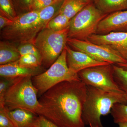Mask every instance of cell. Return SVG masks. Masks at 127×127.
<instances>
[{"instance_id": "cell-28", "label": "cell", "mask_w": 127, "mask_h": 127, "mask_svg": "<svg viewBox=\"0 0 127 127\" xmlns=\"http://www.w3.org/2000/svg\"><path fill=\"white\" fill-rule=\"evenodd\" d=\"M33 127H60L45 117L38 115L35 120Z\"/></svg>"}, {"instance_id": "cell-13", "label": "cell", "mask_w": 127, "mask_h": 127, "mask_svg": "<svg viewBox=\"0 0 127 127\" xmlns=\"http://www.w3.org/2000/svg\"><path fill=\"white\" fill-rule=\"evenodd\" d=\"M41 66L37 68H29L21 66L18 61L0 66V78H18L25 77L35 76L44 72Z\"/></svg>"}, {"instance_id": "cell-34", "label": "cell", "mask_w": 127, "mask_h": 127, "mask_svg": "<svg viewBox=\"0 0 127 127\" xmlns=\"http://www.w3.org/2000/svg\"><path fill=\"white\" fill-rule=\"evenodd\" d=\"M90 127H92V126H90Z\"/></svg>"}, {"instance_id": "cell-25", "label": "cell", "mask_w": 127, "mask_h": 127, "mask_svg": "<svg viewBox=\"0 0 127 127\" xmlns=\"http://www.w3.org/2000/svg\"><path fill=\"white\" fill-rule=\"evenodd\" d=\"M18 78H0V104H3L4 97L10 87L12 86Z\"/></svg>"}, {"instance_id": "cell-6", "label": "cell", "mask_w": 127, "mask_h": 127, "mask_svg": "<svg viewBox=\"0 0 127 127\" xmlns=\"http://www.w3.org/2000/svg\"><path fill=\"white\" fill-rule=\"evenodd\" d=\"M69 28L55 31L47 28L37 35L34 44L37 48L42 58V64L49 67L58 59L65 49L68 39Z\"/></svg>"}, {"instance_id": "cell-4", "label": "cell", "mask_w": 127, "mask_h": 127, "mask_svg": "<svg viewBox=\"0 0 127 127\" xmlns=\"http://www.w3.org/2000/svg\"><path fill=\"white\" fill-rule=\"evenodd\" d=\"M45 27L40 20L39 11H32L18 15L11 25L1 31V37L12 43L34 44L37 35Z\"/></svg>"}, {"instance_id": "cell-16", "label": "cell", "mask_w": 127, "mask_h": 127, "mask_svg": "<svg viewBox=\"0 0 127 127\" xmlns=\"http://www.w3.org/2000/svg\"><path fill=\"white\" fill-rule=\"evenodd\" d=\"M94 4L107 15L127 10V0H96Z\"/></svg>"}, {"instance_id": "cell-22", "label": "cell", "mask_w": 127, "mask_h": 127, "mask_svg": "<svg viewBox=\"0 0 127 127\" xmlns=\"http://www.w3.org/2000/svg\"><path fill=\"white\" fill-rule=\"evenodd\" d=\"M0 15L14 20L18 16L12 0H0Z\"/></svg>"}, {"instance_id": "cell-8", "label": "cell", "mask_w": 127, "mask_h": 127, "mask_svg": "<svg viewBox=\"0 0 127 127\" xmlns=\"http://www.w3.org/2000/svg\"><path fill=\"white\" fill-rule=\"evenodd\" d=\"M78 74L81 81L87 86L105 91L123 92L114 78L112 64L87 68Z\"/></svg>"}, {"instance_id": "cell-9", "label": "cell", "mask_w": 127, "mask_h": 127, "mask_svg": "<svg viewBox=\"0 0 127 127\" xmlns=\"http://www.w3.org/2000/svg\"><path fill=\"white\" fill-rule=\"evenodd\" d=\"M67 44L74 50L85 53L98 61L112 65L127 63L126 60L111 48L93 43L88 40H82L68 38Z\"/></svg>"}, {"instance_id": "cell-23", "label": "cell", "mask_w": 127, "mask_h": 127, "mask_svg": "<svg viewBox=\"0 0 127 127\" xmlns=\"http://www.w3.org/2000/svg\"><path fill=\"white\" fill-rule=\"evenodd\" d=\"M17 61L20 66L26 68H37L42 65V63L35 56L31 54L21 56Z\"/></svg>"}, {"instance_id": "cell-10", "label": "cell", "mask_w": 127, "mask_h": 127, "mask_svg": "<svg viewBox=\"0 0 127 127\" xmlns=\"http://www.w3.org/2000/svg\"><path fill=\"white\" fill-rule=\"evenodd\" d=\"M87 40L111 48L127 61V32H111L105 34H94Z\"/></svg>"}, {"instance_id": "cell-24", "label": "cell", "mask_w": 127, "mask_h": 127, "mask_svg": "<svg viewBox=\"0 0 127 127\" xmlns=\"http://www.w3.org/2000/svg\"><path fill=\"white\" fill-rule=\"evenodd\" d=\"M17 47L21 56L27 54L34 55L42 63L40 53L34 43H27L19 44Z\"/></svg>"}, {"instance_id": "cell-11", "label": "cell", "mask_w": 127, "mask_h": 127, "mask_svg": "<svg viewBox=\"0 0 127 127\" xmlns=\"http://www.w3.org/2000/svg\"><path fill=\"white\" fill-rule=\"evenodd\" d=\"M65 48L68 67L75 73L93 67L110 64L97 61L85 53L73 50L68 46H66Z\"/></svg>"}, {"instance_id": "cell-12", "label": "cell", "mask_w": 127, "mask_h": 127, "mask_svg": "<svg viewBox=\"0 0 127 127\" xmlns=\"http://www.w3.org/2000/svg\"><path fill=\"white\" fill-rule=\"evenodd\" d=\"M111 32H127V10L108 14L100 21L97 34H108Z\"/></svg>"}, {"instance_id": "cell-21", "label": "cell", "mask_w": 127, "mask_h": 127, "mask_svg": "<svg viewBox=\"0 0 127 127\" xmlns=\"http://www.w3.org/2000/svg\"><path fill=\"white\" fill-rule=\"evenodd\" d=\"M111 114L115 123H127V104L116 103L112 108Z\"/></svg>"}, {"instance_id": "cell-5", "label": "cell", "mask_w": 127, "mask_h": 127, "mask_svg": "<svg viewBox=\"0 0 127 127\" xmlns=\"http://www.w3.org/2000/svg\"><path fill=\"white\" fill-rule=\"evenodd\" d=\"M66 55L65 48L48 70L32 77L33 85L38 91V96L40 97L50 89L62 82L81 80L78 73L68 67Z\"/></svg>"}, {"instance_id": "cell-19", "label": "cell", "mask_w": 127, "mask_h": 127, "mask_svg": "<svg viewBox=\"0 0 127 127\" xmlns=\"http://www.w3.org/2000/svg\"><path fill=\"white\" fill-rule=\"evenodd\" d=\"M71 19L59 14L48 23L46 27L55 31H60L69 28Z\"/></svg>"}, {"instance_id": "cell-2", "label": "cell", "mask_w": 127, "mask_h": 127, "mask_svg": "<svg viewBox=\"0 0 127 127\" xmlns=\"http://www.w3.org/2000/svg\"><path fill=\"white\" fill-rule=\"evenodd\" d=\"M87 88L82 113L85 125L104 127L101 121L102 116L111 113L112 108L116 103L127 104L124 93L105 91L89 86H87Z\"/></svg>"}, {"instance_id": "cell-32", "label": "cell", "mask_w": 127, "mask_h": 127, "mask_svg": "<svg viewBox=\"0 0 127 127\" xmlns=\"http://www.w3.org/2000/svg\"><path fill=\"white\" fill-rule=\"evenodd\" d=\"M119 127H127V123H121L118 124Z\"/></svg>"}, {"instance_id": "cell-1", "label": "cell", "mask_w": 127, "mask_h": 127, "mask_svg": "<svg viewBox=\"0 0 127 127\" xmlns=\"http://www.w3.org/2000/svg\"><path fill=\"white\" fill-rule=\"evenodd\" d=\"M87 86L81 80L58 83L39 100V115L60 127H85L82 119L87 96Z\"/></svg>"}, {"instance_id": "cell-14", "label": "cell", "mask_w": 127, "mask_h": 127, "mask_svg": "<svg viewBox=\"0 0 127 127\" xmlns=\"http://www.w3.org/2000/svg\"><path fill=\"white\" fill-rule=\"evenodd\" d=\"M8 114L15 127H33L38 115L25 109L9 111Z\"/></svg>"}, {"instance_id": "cell-26", "label": "cell", "mask_w": 127, "mask_h": 127, "mask_svg": "<svg viewBox=\"0 0 127 127\" xmlns=\"http://www.w3.org/2000/svg\"><path fill=\"white\" fill-rule=\"evenodd\" d=\"M18 15L31 11L34 0H12Z\"/></svg>"}, {"instance_id": "cell-17", "label": "cell", "mask_w": 127, "mask_h": 127, "mask_svg": "<svg viewBox=\"0 0 127 127\" xmlns=\"http://www.w3.org/2000/svg\"><path fill=\"white\" fill-rule=\"evenodd\" d=\"M91 3L87 0H65L59 14L71 19L84 7Z\"/></svg>"}, {"instance_id": "cell-20", "label": "cell", "mask_w": 127, "mask_h": 127, "mask_svg": "<svg viewBox=\"0 0 127 127\" xmlns=\"http://www.w3.org/2000/svg\"><path fill=\"white\" fill-rule=\"evenodd\" d=\"M113 68L114 80L127 99V70L116 65H113Z\"/></svg>"}, {"instance_id": "cell-3", "label": "cell", "mask_w": 127, "mask_h": 127, "mask_svg": "<svg viewBox=\"0 0 127 127\" xmlns=\"http://www.w3.org/2000/svg\"><path fill=\"white\" fill-rule=\"evenodd\" d=\"M32 77L19 78L9 89L3 104L9 111L23 109L39 115L41 105L37 99L38 91L33 85Z\"/></svg>"}, {"instance_id": "cell-27", "label": "cell", "mask_w": 127, "mask_h": 127, "mask_svg": "<svg viewBox=\"0 0 127 127\" xmlns=\"http://www.w3.org/2000/svg\"><path fill=\"white\" fill-rule=\"evenodd\" d=\"M9 110L3 104H0V127H15L9 117Z\"/></svg>"}, {"instance_id": "cell-31", "label": "cell", "mask_w": 127, "mask_h": 127, "mask_svg": "<svg viewBox=\"0 0 127 127\" xmlns=\"http://www.w3.org/2000/svg\"><path fill=\"white\" fill-rule=\"evenodd\" d=\"M116 64L117 65L119 66L120 67H122V68H123V69L127 70V63H119Z\"/></svg>"}, {"instance_id": "cell-30", "label": "cell", "mask_w": 127, "mask_h": 127, "mask_svg": "<svg viewBox=\"0 0 127 127\" xmlns=\"http://www.w3.org/2000/svg\"><path fill=\"white\" fill-rule=\"evenodd\" d=\"M14 20H10L7 17L0 15V29H2L10 26L13 23Z\"/></svg>"}, {"instance_id": "cell-7", "label": "cell", "mask_w": 127, "mask_h": 127, "mask_svg": "<svg viewBox=\"0 0 127 127\" xmlns=\"http://www.w3.org/2000/svg\"><path fill=\"white\" fill-rule=\"evenodd\" d=\"M107 15L94 3H90L71 19L68 38L86 40L92 35L97 34L98 24Z\"/></svg>"}, {"instance_id": "cell-29", "label": "cell", "mask_w": 127, "mask_h": 127, "mask_svg": "<svg viewBox=\"0 0 127 127\" xmlns=\"http://www.w3.org/2000/svg\"><path fill=\"white\" fill-rule=\"evenodd\" d=\"M56 0H34L31 7V11H39L50 5Z\"/></svg>"}, {"instance_id": "cell-15", "label": "cell", "mask_w": 127, "mask_h": 127, "mask_svg": "<svg viewBox=\"0 0 127 127\" xmlns=\"http://www.w3.org/2000/svg\"><path fill=\"white\" fill-rule=\"evenodd\" d=\"M21 55L17 47L12 42L6 41L0 42V64L5 65L17 61Z\"/></svg>"}, {"instance_id": "cell-33", "label": "cell", "mask_w": 127, "mask_h": 127, "mask_svg": "<svg viewBox=\"0 0 127 127\" xmlns=\"http://www.w3.org/2000/svg\"><path fill=\"white\" fill-rule=\"evenodd\" d=\"M87 0L88 1L91 2V3H94V4L95 2H96V0Z\"/></svg>"}, {"instance_id": "cell-18", "label": "cell", "mask_w": 127, "mask_h": 127, "mask_svg": "<svg viewBox=\"0 0 127 127\" xmlns=\"http://www.w3.org/2000/svg\"><path fill=\"white\" fill-rule=\"evenodd\" d=\"M65 0H56L47 7L39 11V18L41 22L46 27L51 19L59 14Z\"/></svg>"}]
</instances>
